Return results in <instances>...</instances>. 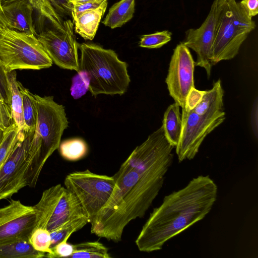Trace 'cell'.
Returning <instances> with one entry per match:
<instances>
[{"mask_svg":"<svg viewBox=\"0 0 258 258\" xmlns=\"http://www.w3.org/2000/svg\"><path fill=\"white\" fill-rule=\"evenodd\" d=\"M173 148L161 126L133 150L113 176L117 188L90 222L92 234L119 242L128 224L144 216L172 164Z\"/></svg>","mask_w":258,"mask_h":258,"instance_id":"cell-1","label":"cell"},{"mask_svg":"<svg viewBox=\"0 0 258 258\" xmlns=\"http://www.w3.org/2000/svg\"><path fill=\"white\" fill-rule=\"evenodd\" d=\"M218 186L208 175L192 178L164 198L143 225L135 243L141 252L162 249L169 240L203 219L217 200Z\"/></svg>","mask_w":258,"mask_h":258,"instance_id":"cell-2","label":"cell"},{"mask_svg":"<svg viewBox=\"0 0 258 258\" xmlns=\"http://www.w3.org/2000/svg\"><path fill=\"white\" fill-rule=\"evenodd\" d=\"M37 116L28 151V186L35 187L46 161L59 147L69 121L64 107L53 96L35 95Z\"/></svg>","mask_w":258,"mask_h":258,"instance_id":"cell-3","label":"cell"},{"mask_svg":"<svg viewBox=\"0 0 258 258\" xmlns=\"http://www.w3.org/2000/svg\"><path fill=\"white\" fill-rule=\"evenodd\" d=\"M79 48L81 51L79 71L88 75L89 91L93 96L122 95L126 92L131 82L127 64L120 60L114 50L87 43L79 45Z\"/></svg>","mask_w":258,"mask_h":258,"instance_id":"cell-4","label":"cell"},{"mask_svg":"<svg viewBox=\"0 0 258 258\" xmlns=\"http://www.w3.org/2000/svg\"><path fill=\"white\" fill-rule=\"evenodd\" d=\"M255 28V22L239 3L236 0H223L211 50L212 66L234 58Z\"/></svg>","mask_w":258,"mask_h":258,"instance_id":"cell-5","label":"cell"},{"mask_svg":"<svg viewBox=\"0 0 258 258\" xmlns=\"http://www.w3.org/2000/svg\"><path fill=\"white\" fill-rule=\"evenodd\" d=\"M52 63L36 35L11 29L0 23V66L5 71L39 70Z\"/></svg>","mask_w":258,"mask_h":258,"instance_id":"cell-6","label":"cell"},{"mask_svg":"<svg viewBox=\"0 0 258 258\" xmlns=\"http://www.w3.org/2000/svg\"><path fill=\"white\" fill-rule=\"evenodd\" d=\"M64 184L79 201L89 223L105 207L117 188L113 176L98 174L88 169L69 174Z\"/></svg>","mask_w":258,"mask_h":258,"instance_id":"cell-7","label":"cell"},{"mask_svg":"<svg viewBox=\"0 0 258 258\" xmlns=\"http://www.w3.org/2000/svg\"><path fill=\"white\" fill-rule=\"evenodd\" d=\"M225 119L223 112L215 115L201 116L194 110L182 108V129L175 152L179 162L191 160L198 153L207 136Z\"/></svg>","mask_w":258,"mask_h":258,"instance_id":"cell-8","label":"cell"},{"mask_svg":"<svg viewBox=\"0 0 258 258\" xmlns=\"http://www.w3.org/2000/svg\"><path fill=\"white\" fill-rule=\"evenodd\" d=\"M64 30L46 28L36 37L53 62L59 68L79 71V44L74 34L72 20L64 21Z\"/></svg>","mask_w":258,"mask_h":258,"instance_id":"cell-9","label":"cell"},{"mask_svg":"<svg viewBox=\"0 0 258 258\" xmlns=\"http://www.w3.org/2000/svg\"><path fill=\"white\" fill-rule=\"evenodd\" d=\"M33 133L21 130L18 143L0 168V201L28 186V151Z\"/></svg>","mask_w":258,"mask_h":258,"instance_id":"cell-10","label":"cell"},{"mask_svg":"<svg viewBox=\"0 0 258 258\" xmlns=\"http://www.w3.org/2000/svg\"><path fill=\"white\" fill-rule=\"evenodd\" d=\"M195 62L188 48L181 42L175 48L165 80L169 95L181 108L191 88L195 87Z\"/></svg>","mask_w":258,"mask_h":258,"instance_id":"cell-11","label":"cell"},{"mask_svg":"<svg viewBox=\"0 0 258 258\" xmlns=\"http://www.w3.org/2000/svg\"><path fill=\"white\" fill-rule=\"evenodd\" d=\"M36 211L34 206H27L12 199L0 208V245L18 240H28L34 229Z\"/></svg>","mask_w":258,"mask_h":258,"instance_id":"cell-12","label":"cell"},{"mask_svg":"<svg viewBox=\"0 0 258 258\" xmlns=\"http://www.w3.org/2000/svg\"><path fill=\"white\" fill-rule=\"evenodd\" d=\"M223 0H214L210 12L204 22L197 29H189L186 32L183 43L197 54L195 66L204 68L208 78L211 75V50L215 37L218 18L222 7Z\"/></svg>","mask_w":258,"mask_h":258,"instance_id":"cell-13","label":"cell"},{"mask_svg":"<svg viewBox=\"0 0 258 258\" xmlns=\"http://www.w3.org/2000/svg\"><path fill=\"white\" fill-rule=\"evenodd\" d=\"M33 10L28 0H2L0 23L11 29L36 36Z\"/></svg>","mask_w":258,"mask_h":258,"instance_id":"cell-14","label":"cell"},{"mask_svg":"<svg viewBox=\"0 0 258 258\" xmlns=\"http://www.w3.org/2000/svg\"><path fill=\"white\" fill-rule=\"evenodd\" d=\"M39 16L52 28L63 31L64 20L72 17L73 5L69 0H28Z\"/></svg>","mask_w":258,"mask_h":258,"instance_id":"cell-15","label":"cell"},{"mask_svg":"<svg viewBox=\"0 0 258 258\" xmlns=\"http://www.w3.org/2000/svg\"><path fill=\"white\" fill-rule=\"evenodd\" d=\"M65 188L58 184L43 192L39 201L34 206L36 216L34 229H47L48 222Z\"/></svg>","mask_w":258,"mask_h":258,"instance_id":"cell-16","label":"cell"},{"mask_svg":"<svg viewBox=\"0 0 258 258\" xmlns=\"http://www.w3.org/2000/svg\"><path fill=\"white\" fill-rule=\"evenodd\" d=\"M107 4V0H104L96 9L87 11L73 19L75 32L85 40H93Z\"/></svg>","mask_w":258,"mask_h":258,"instance_id":"cell-17","label":"cell"},{"mask_svg":"<svg viewBox=\"0 0 258 258\" xmlns=\"http://www.w3.org/2000/svg\"><path fill=\"white\" fill-rule=\"evenodd\" d=\"M223 90L221 80L214 83L212 88L205 91L201 101L192 110L198 115H215L224 111Z\"/></svg>","mask_w":258,"mask_h":258,"instance_id":"cell-18","label":"cell"},{"mask_svg":"<svg viewBox=\"0 0 258 258\" xmlns=\"http://www.w3.org/2000/svg\"><path fill=\"white\" fill-rule=\"evenodd\" d=\"M5 73L9 93V101L13 119L20 130L25 131L26 126L23 115L22 94L17 79L16 72V71H5Z\"/></svg>","mask_w":258,"mask_h":258,"instance_id":"cell-19","label":"cell"},{"mask_svg":"<svg viewBox=\"0 0 258 258\" xmlns=\"http://www.w3.org/2000/svg\"><path fill=\"white\" fill-rule=\"evenodd\" d=\"M135 11V0H120L109 10L102 23L111 29L121 27L131 20Z\"/></svg>","mask_w":258,"mask_h":258,"instance_id":"cell-20","label":"cell"},{"mask_svg":"<svg viewBox=\"0 0 258 258\" xmlns=\"http://www.w3.org/2000/svg\"><path fill=\"white\" fill-rule=\"evenodd\" d=\"M180 106L176 103L170 105L164 112L162 126L165 138L174 147L177 146L182 129Z\"/></svg>","mask_w":258,"mask_h":258,"instance_id":"cell-21","label":"cell"},{"mask_svg":"<svg viewBox=\"0 0 258 258\" xmlns=\"http://www.w3.org/2000/svg\"><path fill=\"white\" fill-rule=\"evenodd\" d=\"M45 255L34 249L28 240H18L0 245V258H41Z\"/></svg>","mask_w":258,"mask_h":258,"instance_id":"cell-22","label":"cell"},{"mask_svg":"<svg viewBox=\"0 0 258 258\" xmlns=\"http://www.w3.org/2000/svg\"><path fill=\"white\" fill-rule=\"evenodd\" d=\"M22 94V109L26 132L34 131L37 116L36 100L35 95L18 81Z\"/></svg>","mask_w":258,"mask_h":258,"instance_id":"cell-23","label":"cell"},{"mask_svg":"<svg viewBox=\"0 0 258 258\" xmlns=\"http://www.w3.org/2000/svg\"><path fill=\"white\" fill-rule=\"evenodd\" d=\"M58 149L63 158L71 161H78L84 158L88 151L86 142L79 138L63 141L60 142Z\"/></svg>","mask_w":258,"mask_h":258,"instance_id":"cell-24","label":"cell"},{"mask_svg":"<svg viewBox=\"0 0 258 258\" xmlns=\"http://www.w3.org/2000/svg\"><path fill=\"white\" fill-rule=\"evenodd\" d=\"M72 258H110L108 248L98 241H89L74 245Z\"/></svg>","mask_w":258,"mask_h":258,"instance_id":"cell-25","label":"cell"},{"mask_svg":"<svg viewBox=\"0 0 258 258\" xmlns=\"http://www.w3.org/2000/svg\"><path fill=\"white\" fill-rule=\"evenodd\" d=\"M20 135L21 130L18 128L14 121L5 130L0 145V168L16 146Z\"/></svg>","mask_w":258,"mask_h":258,"instance_id":"cell-26","label":"cell"},{"mask_svg":"<svg viewBox=\"0 0 258 258\" xmlns=\"http://www.w3.org/2000/svg\"><path fill=\"white\" fill-rule=\"evenodd\" d=\"M89 223L87 217H82L70 220L56 229L50 232L51 236V247L62 241L75 232L79 230Z\"/></svg>","mask_w":258,"mask_h":258,"instance_id":"cell-27","label":"cell"},{"mask_svg":"<svg viewBox=\"0 0 258 258\" xmlns=\"http://www.w3.org/2000/svg\"><path fill=\"white\" fill-rule=\"evenodd\" d=\"M28 241L36 250L45 253L46 257L52 254L50 233L47 229H34Z\"/></svg>","mask_w":258,"mask_h":258,"instance_id":"cell-28","label":"cell"},{"mask_svg":"<svg viewBox=\"0 0 258 258\" xmlns=\"http://www.w3.org/2000/svg\"><path fill=\"white\" fill-rule=\"evenodd\" d=\"M171 32L168 30L144 35L140 37L139 45L147 48H160L171 40Z\"/></svg>","mask_w":258,"mask_h":258,"instance_id":"cell-29","label":"cell"},{"mask_svg":"<svg viewBox=\"0 0 258 258\" xmlns=\"http://www.w3.org/2000/svg\"><path fill=\"white\" fill-rule=\"evenodd\" d=\"M89 78L87 73L80 71L72 78L71 94L75 99L80 98L89 90Z\"/></svg>","mask_w":258,"mask_h":258,"instance_id":"cell-30","label":"cell"},{"mask_svg":"<svg viewBox=\"0 0 258 258\" xmlns=\"http://www.w3.org/2000/svg\"><path fill=\"white\" fill-rule=\"evenodd\" d=\"M13 121L10 105L4 101H0V145L5 130Z\"/></svg>","mask_w":258,"mask_h":258,"instance_id":"cell-31","label":"cell"},{"mask_svg":"<svg viewBox=\"0 0 258 258\" xmlns=\"http://www.w3.org/2000/svg\"><path fill=\"white\" fill-rule=\"evenodd\" d=\"M69 236L51 247L52 254L49 258L70 257L74 252V245L68 243Z\"/></svg>","mask_w":258,"mask_h":258,"instance_id":"cell-32","label":"cell"},{"mask_svg":"<svg viewBox=\"0 0 258 258\" xmlns=\"http://www.w3.org/2000/svg\"><path fill=\"white\" fill-rule=\"evenodd\" d=\"M104 0H91L90 1L73 5L72 10V17L74 19L82 14L90 10L97 8Z\"/></svg>","mask_w":258,"mask_h":258,"instance_id":"cell-33","label":"cell"},{"mask_svg":"<svg viewBox=\"0 0 258 258\" xmlns=\"http://www.w3.org/2000/svg\"><path fill=\"white\" fill-rule=\"evenodd\" d=\"M205 91L191 88L186 97L184 107L189 110H193L201 101Z\"/></svg>","mask_w":258,"mask_h":258,"instance_id":"cell-34","label":"cell"},{"mask_svg":"<svg viewBox=\"0 0 258 258\" xmlns=\"http://www.w3.org/2000/svg\"><path fill=\"white\" fill-rule=\"evenodd\" d=\"M239 4L250 17L258 14V0H241Z\"/></svg>","mask_w":258,"mask_h":258,"instance_id":"cell-35","label":"cell"},{"mask_svg":"<svg viewBox=\"0 0 258 258\" xmlns=\"http://www.w3.org/2000/svg\"><path fill=\"white\" fill-rule=\"evenodd\" d=\"M256 98L253 102L251 112V125L253 132L257 138V123H258V102Z\"/></svg>","mask_w":258,"mask_h":258,"instance_id":"cell-36","label":"cell"},{"mask_svg":"<svg viewBox=\"0 0 258 258\" xmlns=\"http://www.w3.org/2000/svg\"><path fill=\"white\" fill-rule=\"evenodd\" d=\"M91 0H69L70 3L73 5L74 4H82Z\"/></svg>","mask_w":258,"mask_h":258,"instance_id":"cell-37","label":"cell"},{"mask_svg":"<svg viewBox=\"0 0 258 258\" xmlns=\"http://www.w3.org/2000/svg\"><path fill=\"white\" fill-rule=\"evenodd\" d=\"M2 0H0V16H1V11H2Z\"/></svg>","mask_w":258,"mask_h":258,"instance_id":"cell-38","label":"cell"}]
</instances>
